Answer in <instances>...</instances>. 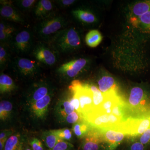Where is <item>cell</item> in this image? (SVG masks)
Here are the masks:
<instances>
[{"label": "cell", "instance_id": "24", "mask_svg": "<svg viewBox=\"0 0 150 150\" xmlns=\"http://www.w3.org/2000/svg\"><path fill=\"white\" fill-rule=\"evenodd\" d=\"M13 80L8 75L1 73L0 76V92L7 93L13 91L16 88Z\"/></svg>", "mask_w": 150, "mask_h": 150}, {"label": "cell", "instance_id": "20", "mask_svg": "<svg viewBox=\"0 0 150 150\" xmlns=\"http://www.w3.org/2000/svg\"><path fill=\"white\" fill-rule=\"evenodd\" d=\"M104 96V100L100 108L96 111L90 113L99 112L107 114H111L112 107L121 98L120 96H118L117 93H112Z\"/></svg>", "mask_w": 150, "mask_h": 150}, {"label": "cell", "instance_id": "14", "mask_svg": "<svg viewBox=\"0 0 150 150\" xmlns=\"http://www.w3.org/2000/svg\"><path fill=\"white\" fill-rule=\"evenodd\" d=\"M0 15L6 21L21 24H24L25 22L24 17L12 1H1Z\"/></svg>", "mask_w": 150, "mask_h": 150}, {"label": "cell", "instance_id": "13", "mask_svg": "<svg viewBox=\"0 0 150 150\" xmlns=\"http://www.w3.org/2000/svg\"><path fill=\"white\" fill-rule=\"evenodd\" d=\"M81 147L82 150H105L104 139L101 132L92 127L86 136L82 139Z\"/></svg>", "mask_w": 150, "mask_h": 150}, {"label": "cell", "instance_id": "38", "mask_svg": "<svg viewBox=\"0 0 150 150\" xmlns=\"http://www.w3.org/2000/svg\"><path fill=\"white\" fill-rule=\"evenodd\" d=\"M139 142L145 146L150 143V128L139 137Z\"/></svg>", "mask_w": 150, "mask_h": 150}, {"label": "cell", "instance_id": "17", "mask_svg": "<svg viewBox=\"0 0 150 150\" xmlns=\"http://www.w3.org/2000/svg\"><path fill=\"white\" fill-rule=\"evenodd\" d=\"M70 97H64L57 103L55 107V114L59 122L63 123L67 115L75 111L71 102Z\"/></svg>", "mask_w": 150, "mask_h": 150}, {"label": "cell", "instance_id": "23", "mask_svg": "<svg viewBox=\"0 0 150 150\" xmlns=\"http://www.w3.org/2000/svg\"><path fill=\"white\" fill-rule=\"evenodd\" d=\"M92 128L88 122L83 120L73 124L72 130L76 137L82 139L86 136Z\"/></svg>", "mask_w": 150, "mask_h": 150}, {"label": "cell", "instance_id": "2", "mask_svg": "<svg viewBox=\"0 0 150 150\" xmlns=\"http://www.w3.org/2000/svg\"><path fill=\"white\" fill-rule=\"evenodd\" d=\"M67 24L65 17L56 13L40 21L34 27V33L41 41L47 43L53 35L67 27Z\"/></svg>", "mask_w": 150, "mask_h": 150}, {"label": "cell", "instance_id": "34", "mask_svg": "<svg viewBox=\"0 0 150 150\" xmlns=\"http://www.w3.org/2000/svg\"><path fill=\"white\" fill-rule=\"evenodd\" d=\"M125 104L123 100L120 99L113 106L111 111V114L119 118L124 119L125 114Z\"/></svg>", "mask_w": 150, "mask_h": 150}, {"label": "cell", "instance_id": "16", "mask_svg": "<svg viewBox=\"0 0 150 150\" xmlns=\"http://www.w3.org/2000/svg\"><path fill=\"white\" fill-rule=\"evenodd\" d=\"M55 8V5L52 1L40 0L38 1L33 11L35 17L41 21L56 14Z\"/></svg>", "mask_w": 150, "mask_h": 150}, {"label": "cell", "instance_id": "41", "mask_svg": "<svg viewBox=\"0 0 150 150\" xmlns=\"http://www.w3.org/2000/svg\"><path fill=\"white\" fill-rule=\"evenodd\" d=\"M14 131L12 129H5L0 133V140H7L9 137L13 135Z\"/></svg>", "mask_w": 150, "mask_h": 150}, {"label": "cell", "instance_id": "12", "mask_svg": "<svg viewBox=\"0 0 150 150\" xmlns=\"http://www.w3.org/2000/svg\"><path fill=\"white\" fill-rule=\"evenodd\" d=\"M54 91L52 86L46 81H40L33 84L28 89L25 98L28 105H30Z\"/></svg>", "mask_w": 150, "mask_h": 150}, {"label": "cell", "instance_id": "31", "mask_svg": "<svg viewBox=\"0 0 150 150\" xmlns=\"http://www.w3.org/2000/svg\"><path fill=\"white\" fill-rule=\"evenodd\" d=\"M37 1L35 0H18L13 3L18 10L23 12H28L33 10Z\"/></svg>", "mask_w": 150, "mask_h": 150}, {"label": "cell", "instance_id": "22", "mask_svg": "<svg viewBox=\"0 0 150 150\" xmlns=\"http://www.w3.org/2000/svg\"><path fill=\"white\" fill-rule=\"evenodd\" d=\"M73 16L83 23L92 24L96 21L95 16L90 11L83 8H77L72 11Z\"/></svg>", "mask_w": 150, "mask_h": 150}, {"label": "cell", "instance_id": "27", "mask_svg": "<svg viewBox=\"0 0 150 150\" xmlns=\"http://www.w3.org/2000/svg\"><path fill=\"white\" fill-rule=\"evenodd\" d=\"M102 40L101 33L97 30L89 31L85 37L86 43L89 47L94 48L99 45Z\"/></svg>", "mask_w": 150, "mask_h": 150}, {"label": "cell", "instance_id": "3", "mask_svg": "<svg viewBox=\"0 0 150 150\" xmlns=\"http://www.w3.org/2000/svg\"><path fill=\"white\" fill-rule=\"evenodd\" d=\"M71 93L76 95L80 103V114L83 118L93 110V93L88 84H83L77 80L72 82L69 87Z\"/></svg>", "mask_w": 150, "mask_h": 150}, {"label": "cell", "instance_id": "18", "mask_svg": "<svg viewBox=\"0 0 150 150\" xmlns=\"http://www.w3.org/2000/svg\"><path fill=\"white\" fill-rule=\"evenodd\" d=\"M17 32L15 27L5 21L0 23V42L1 44L8 45L13 35Z\"/></svg>", "mask_w": 150, "mask_h": 150}, {"label": "cell", "instance_id": "4", "mask_svg": "<svg viewBox=\"0 0 150 150\" xmlns=\"http://www.w3.org/2000/svg\"><path fill=\"white\" fill-rule=\"evenodd\" d=\"M10 64L14 72L23 79L35 77L41 71L40 64L37 61L20 56L14 58Z\"/></svg>", "mask_w": 150, "mask_h": 150}, {"label": "cell", "instance_id": "42", "mask_svg": "<svg viewBox=\"0 0 150 150\" xmlns=\"http://www.w3.org/2000/svg\"><path fill=\"white\" fill-rule=\"evenodd\" d=\"M7 140H0V150H4Z\"/></svg>", "mask_w": 150, "mask_h": 150}, {"label": "cell", "instance_id": "35", "mask_svg": "<svg viewBox=\"0 0 150 150\" xmlns=\"http://www.w3.org/2000/svg\"><path fill=\"white\" fill-rule=\"evenodd\" d=\"M83 120V118L80 114L75 110L71 114L67 115L62 123L72 124L73 125L74 123Z\"/></svg>", "mask_w": 150, "mask_h": 150}, {"label": "cell", "instance_id": "39", "mask_svg": "<svg viewBox=\"0 0 150 150\" xmlns=\"http://www.w3.org/2000/svg\"><path fill=\"white\" fill-rule=\"evenodd\" d=\"M126 150H145V146L139 141H135L129 145Z\"/></svg>", "mask_w": 150, "mask_h": 150}, {"label": "cell", "instance_id": "5", "mask_svg": "<svg viewBox=\"0 0 150 150\" xmlns=\"http://www.w3.org/2000/svg\"><path fill=\"white\" fill-rule=\"evenodd\" d=\"M31 55L40 64L52 67L59 61L60 54L50 44L40 41L33 46Z\"/></svg>", "mask_w": 150, "mask_h": 150}, {"label": "cell", "instance_id": "33", "mask_svg": "<svg viewBox=\"0 0 150 150\" xmlns=\"http://www.w3.org/2000/svg\"><path fill=\"white\" fill-rule=\"evenodd\" d=\"M54 133L59 139L62 141L69 142L73 137V131L69 128L53 130Z\"/></svg>", "mask_w": 150, "mask_h": 150}, {"label": "cell", "instance_id": "28", "mask_svg": "<svg viewBox=\"0 0 150 150\" xmlns=\"http://www.w3.org/2000/svg\"><path fill=\"white\" fill-rule=\"evenodd\" d=\"M89 86L92 92L93 103V110L90 112L89 113H90L96 111L100 108L104 101V96L96 86L92 85H89Z\"/></svg>", "mask_w": 150, "mask_h": 150}, {"label": "cell", "instance_id": "10", "mask_svg": "<svg viewBox=\"0 0 150 150\" xmlns=\"http://www.w3.org/2000/svg\"><path fill=\"white\" fill-rule=\"evenodd\" d=\"M150 99L148 93L140 87L133 88L128 100V108L137 113L146 112L150 107Z\"/></svg>", "mask_w": 150, "mask_h": 150}, {"label": "cell", "instance_id": "43", "mask_svg": "<svg viewBox=\"0 0 150 150\" xmlns=\"http://www.w3.org/2000/svg\"><path fill=\"white\" fill-rule=\"evenodd\" d=\"M23 150H33L30 147V145L29 146H25Z\"/></svg>", "mask_w": 150, "mask_h": 150}, {"label": "cell", "instance_id": "40", "mask_svg": "<svg viewBox=\"0 0 150 150\" xmlns=\"http://www.w3.org/2000/svg\"><path fill=\"white\" fill-rule=\"evenodd\" d=\"M76 1L74 0H59L55 1V3L61 8H65L71 6Z\"/></svg>", "mask_w": 150, "mask_h": 150}, {"label": "cell", "instance_id": "9", "mask_svg": "<svg viewBox=\"0 0 150 150\" xmlns=\"http://www.w3.org/2000/svg\"><path fill=\"white\" fill-rule=\"evenodd\" d=\"M121 126L127 136L140 137L150 128V114L137 118L129 117Z\"/></svg>", "mask_w": 150, "mask_h": 150}, {"label": "cell", "instance_id": "37", "mask_svg": "<svg viewBox=\"0 0 150 150\" xmlns=\"http://www.w3.org/2000/svg\"><path fill=\"white\" fill-rule=\"evenodd\" d=\"M29 145L33 150H44L43 143L37 138H32L30 141Z\"/></svg>", "mask_w": 150, "mask_h": 150}, {"label": "cell", "instance_id": "29", "mask_svg": "<svg viewBox=\"0 0 150 150\" xmlns=\"http://www.w3.org/2000/svg\"><path fill=\"white\" fill-rule=\"evenodd\" d=\"M10 49L8 45L1 44L0 46V68L3 70L11 62Z\"/></svg>", "mask_w": 150, "mask_h": 150}, {"label": "cell", "instance_id": "30", "mask_svg": "<svg viewBox=\"0 0 150 150\" xmlns=\"http://www.w3.org/2000/svg\"><path fill=\"white\" fill-rule=\"evenodd\" d=\"M13 106L11 103L8 100H2L0 103V119L1 121H6L11 117Z\"/></svg>", "mask_w": 150, "mask_h": 150}, {"label": "cell", "instance_id": "19", "mask_svg": "<svg viewBox=\"0 0 150 150\" xmlns=\"http://www.w3.org/2000/svg\"><path fill=\"white\" fill-rule=\"evenodd\" d=\"M98 89L103 94L106 95L112 93H117L118 86L113 78L110 76H103L98 82Z\"/></svg>", "mask_w": 150, "mask_h": 150}, {"label": "cell", "instance_id": "21", "mask_svg": "<svg viewBox=\"0 0 150 150\" xmlns=\"http://www.w3.org/2000/svg\"><path fill=\"white\" fill-rule=\"evenodd\" d=\"M25 142L24 137L19 133L13 134L7 140L4 150H23Z\"/></svg>", "mask_w": 150, "mask_h": 150}, {"label": "cell", "instance_id": "32", "mask_svg": "<svg viewBox=\"0 0 150 150\" xmlns=\"http://www.w3.org/2000/svg\"><path fill=\"white\" fill-rule=\"evenodd\" d=\"M136 21L144 31L150 33V11L137 18Z\"/></svg>", "mask_w": 150, "mask_h": 150}, {"label": "cell", "instance_id": "26", "mask_svg": "<svg viewBox=\"0 0 150 150\" xmlns=\"http://www.w3.org/2000/svg\"><path fill=\"white\" fill-rule=\"evenodd\" d=\"M150 11V1L139 2L134 5L131 9L132 15L136 18Z\"/></svg>", "mask_w": 150, "mask_h": 150}, {"label": "cell", "instance_id": "36", "mask_svg": "<svg viewBox=\"0 0 150 150\" xmlns=\"http://www.w3.org/2000/svg\"><path fill=\"white\" fill-rule=\"evenodd\" d=\"M74 145L70 142L62 141L59 142L53 148L48 150H73Z\"/></svg>", "mask_w": 150, "mask_h": 150}, {"label": "cell", "instance_id": "1", "mask_svg": "<svg viewBox=\"0 0 150 150\" xmlns=\"http://www.w3.org/2000/svg\"><path fill=\"white\" fill-rule=\"evenodd\" d=\"M47 43L60 55L66 54L79 49L81 45V39L75 28L66 27L53 35Z\"/></svg>", "mask_w": 150, "mask_h": 150}, {"label": "cell", "instance_id": "11", "mask_svg": "<svg viewBox=\"0 0 150 150\" xmlns=\"http://www.w3.org/2000/svg\"><path fill=\"white\" fill-rule=\"evenodd\" d=\"M120 124L112 128L99 130L104 139L105 150H115L127 136Z\"/></svg>", "mask_w": 150, "mask_h": 150}, {"label": "cell", "instance_id": "8", "mask_svg": "<svg viewBox=\"0 0 150 150\" xmlns=\"http://www.w3.org/2000/svg\"><path fill=\"white\" fill-rule=\"evenodd\" d=\"M83 119L93 128L101 129L112 128L120 125L125 120L112 114L94 112L84 117Z\"/></svg>", "mask_w": 150, "mask_h": 150}, {"label": "cell", "instance_id": "7", "mask_svg": "<svg viewBox=\"0 0 150 150\" xmlns=\"http://www.w3.org/2000/svg\"><path fill=\"white\" fill-rule=\"evenodd\" d=\"M88 62L87 59L83 58L70 60L60 65L56 69V74L64 80L72 79L85 69Z\"/></svg>", "mask_w": 150, "mask_h": 150}, {"label": "cell", "instance_id": "15", "mask_svg": "<svg viewBox=\"0 0 150 150\" xmlns=\"http://www.w3.org/2000/svg\"><path fill=\"white\" fill-rule=\"evenodd\" d=\"M53 95L54 91L51 92L42 99L28 105V110L34 118L42 120L45 118Z\"/></svg>", "mask_w": 150, "mask_h": 150}, {"label": "cell", "instance_id": "25", "mask_svg": "<svg viewBox=\"0 0 150 150\" xmlns=\"http://www.w3.org/2000/svg\"><path fill=\"white\" fill-rule=\"evenodd\" d=\"M41 139L48 149L54 147L59 142H62L54 133L53 130L44 131L41 135Z\"/></svg>", "mask_w": 150, "mask_h": 150}, {"label": "cell", "instance_id": "6", "mask_svg": "<svg viewBox=\"0 0 150 150\" xmlns=\"http://www.w3.org/2000/svg\"><path fill=\"white\" fill-rule=\"evenodd\" d=\"M11 51L18 55H25L31 52L33 45V34L29 30L17 31L8 45Z\"/></svg>", "mask_w": 150, "mask_h": 150}]
</instances>
